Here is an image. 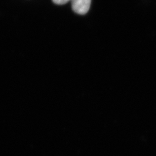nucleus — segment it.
Segmentation results:
<instances>
[{
  "label": "nucleus",
  "mask_w": 156,
  "mask_h": 156,
  "mask_svg": "<svg viewBox=\"0 0 156 156\" xmlns=\"http://www.w3.org/2000/svg\"><path fill=\"white\" fill-rule=\"evenodd\" d=\"M73 10L79 14L87 13L90 9L91 0H71Z\"/></svg>",
  "instance_id": "obj_1"
},
{
  "label": "nucleus",
  "mask_w": 156,
  "mask_h": 156,
  "mask_svg": "<svg viewBox=\"0 0 156 156\" xmlns=\"http://www.w3.org/2000/svg\"><path fill=\"white\" fill-rule=\"evenodd\" d=\"M55 4L57 5H63L68 3L70 0H52Z\"/></svg>",
  "instance_id": "obj_2"
}]
</instances>
